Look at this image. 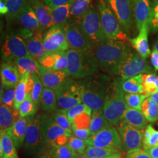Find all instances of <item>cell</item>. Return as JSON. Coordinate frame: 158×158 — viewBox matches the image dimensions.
Listing matches in <instances>:
<instances>
[{
  "instance_id": "6da1fadb",
  "label": "cell",
  "mask_w": 158,
  "mask_h": 158,
  "mask_svg": "<svg viewBox=\"0 0 158 158\" xmlns=\"http://www.w3.org/2000/svg\"><path fill=\"white\" fill-rule=\"evenodd\" d=\"M79 91L82 102L93 111L102 110L110 78L106 75L95 74L80 81Z\"/></svg>"
},
{
  "instance_id": "7a4b0ae2",
  "label": "cell",
  "mask_w": 158,
  "mask_h": 158,
  "mask_svg": "<svg viewBox=\"0 0 158 158\" xmlns=\"http://www.w3.org/2000/svg\"><path fill=\"white\" fill-rule=\"evenodd\" d=\"M130 51V45L125 41L106 40L95 46L94 53L99 69L110 73L114 67Z\"/></svg>"
},
{
  "instance_id": "3957f363",
  "label": "cell",
  "mask_w": 158,
  "mask_h": 158,
  "mask_svg": "<svg viewBox=\"0 0 158 158\" xmlns=\"http://www.w3.org/2000/svg\"><path fill=\"white\" fill-rule=\"evenodd\" d=\"M68 65L66 71L68 77L73 79H85L97 73L98 64L93 53L85 54L73 49L66 52Z\"/></svg>"
},
{
  "instance_id": "277c9868",
  "label": "cell",
  "mask_w": 158,
  "mask_h": 158,
  "mask_svg": "<svg viewBox=\"0 0 158 158\" xmlns=\"http://www.w3.org/2000/svg\"><path fill=\"white\" fill-rule=\"evenodd\" d=\"M127 108L124 91L121 88V81L111 83L108 89L102 108L106 118L111 125L118 126Z\"/></svg>"
},
{
  "instance_id": "5b68a950",
  "label": "cell",
  "mask_w": 158,
  "mask_h": 158,
  "mask_svg": "<svg viewBox=\"0 0 158 158\" xmlns=\"http://www.w3.org/2000/svg\"><path fill=\"white\" fill-rule=\"evenodd\" d=\"M153 73L152 68L146 59L131 50L126 53L110 72L118 76L121 81L139 74Z\"/></svg>"
},
{
  "instance_id": "8992f818",
  "label": "cell",
  "mask_w": 158,
  "mask_h": 158,
  "mask_svg": "<svg viewBox=\"0 0 158 158\" xmlns=\"http://www.w3.org/2000/svg\"><path fill=\"white\" fill-rule=\"evenodd\" d=\"M97 9L102 28L107 40H118L126 42L127 34L123 31L117 18L111 10L107 1L98 0Z\"/></svg>"
},
{
  "instance_id": "52a82bcc",
  "label": "cell",
  "mask_w": 158,
  "mask_h": 158,
  "mask_svg": "<svg viewBox=\"0 0 158 158\" xmlns=\"http://www.w3.org/2000/svg\"><path fill=\"white\" fill-rule=\"evenodd\" d=\"M48 148L40 130V118L29 119L23 151L31 156L40 157L46 154Z\"/></svg>"
},
{
  "instance_id": "ba28073f",
  "label": "cell",
  "mask_w": 158,
  "mask_h": 158,
  "mask_svg": "<svg viewBox=\"0 0 158 158\" xmlns=\"http://www.w3.org/2000/svg\"><path fill=\"white\" fill-rule=\"evenodd\" d=\"M75 23L79 25L94 45L107 40L102 31L97 8L91 7L80 21Z\"/></svg>"
},
{
  "instance_id": "9c48e42d",
  "label": "cell",
  "mask_w": 158,
  "mask_h": 158,
  "mask_svg": "<svg viewBox=\"0 0 158 158\" xmlns=\"http://www.w3.org/2000/svg\"><path fill=\"white\" fill-rule=\"evenodd\" d=\"M69 49L78 51L85 54L94 52L95 45L85 35L79 25L72 22L64 27Z\"/></svg>"
},
{
  "instance_id": "30bf717a",
  "label": "cell",
  "mask_w": 158,
  "mask_h": 158,
  "mask_svg": "<svg viewBox=\"0 0 158 158\" xmlns=\"http://www.w3.org/2000/svg\"><path fill=\"white\" fill-rule=\"evenodd\" d=\"M57 107L59 110H67L82 102L79 83L73 79L67 80L55 90Z\"/></svg>"
},
{
  "instance_id": "8fae6325",
  "label": "cell",
  "mask_w": 158,
  "mask_h": 158,
  "mask_svg": "<svg viewBox=\"0 0 158 158\" xmlns=\"http://www.w3.org/2000/svg\"><path fill=\"white\" fill-rule=\"evenodd\" d=\"M136 0H107L111 10L126 34H130L134 21Z\"/></svg>"
},
{
  "instance_id": "7c38bea8",
  "label": "cell",
  "mask_w": 158,
  "mask_h": 158,
  "mask_svg": "<svg viewBox=\"0 0 158 158\" xmlns=\"http://www.w3.org/2000/svg\"><path fill=\"white\" fill-rule=\"evenodd\" d=\"M1 55L4 60L11 62L18 58L31 56L25 40L19 34L15 33L6 36L1 47Z\"/></svg>"
},
{
  "instance_id": "4fadbf2b",
  "label": "cell",
  "mask_w": 158,
  "mask_h": 158,
  "mask_svg": "<svg viewBox=\"0 0 158 158\" xmlns=\"http://www.w3.org/2000/svg\"><path fill=\"white\" fill-rule=\"evenodd\" d=\"M44 47L46 53L66 52L69 49L64 27L53 25L44 33Z\"/></svg>"
},
{
  "instance_id": "5bb4252c",
  "label": "cell",
  "mask_w": 158,
  "mask_h": 158,
  "mask_svg": "<svg viewBox=\"0 0 158 158\" xmlns=\"http://www.w3.org/2000/svg\"><path fill=\"white\" fill-rule=\"evenodd\" d=\"M88 145L100 148H110L118 151L123 149L122 142L118 130L111 127L91 135L86 141Z\"/></svg>"
},
{
  "instance_id": "9a60e30c",
  "label": "cell",
  "mask_w": 158,
  "mask_h": 158,
  "mask_svg": "<svg viewBox=\"0 0 158 158\" xmlns=\"http://www.w3.org/2000/svg\"><path fill=\"white\" fill-rule=\"evenodd\" d=\"M40 130L48 150L56 147V141L62 135H72L57 124L48 114H44L40 118Z\"/></svg>"
},
{
  "instance_id": "2e32d148",
  "label": "cell",
  "mask_w": 158,
  "mask_h": 158,
  "mask_svg": "<svg viewBox=\"0 0 158 158\" xmlns=\"http://www.w3.org/2000/svg\"><path fill=\"white\" fill-rule=\"evenodd\" d=\"M118 131L121 137L123 149L128 152L138 148H141L143 145L144 132L143 130L120 123L118 126Z\"/></svg>"
},
{
  "instance_id": "e0dca14e",
  "label": "cell",
  "mask_w": 158,
  "mask_h": 158,
  "mask_svg": "<svg viewBox=\"0 0 158 158\" xmlns=\"http://www.w3.org/2000/svg\"><path fill=\"white\" fill-rule=\"evenodd\" d=\"M19 35L25 40L29 55L35 60L38 62L45 55L43 44L44 32L41 29L32 31L23 28Z\"/></svg>"
},
{
  "instance_id": "ac0fdd59",
  "label": "cell",
  "mask_w": 158,
  "mask_h": 158,
  "mask_svg": "<svg viewBox=\"0 0 158 158\" xmlns=\"http://www.w3.org/2000/svg\"><path fill=\"white\" fill-rule=\"evenodd\" d=\"M39 76L44 87L54 91L63 85L68 77V74L64 71L55 70L42 66Z\"/></svg>"
},
{
  "instance_id": "d6986e66",
  "label": "cell",
  "mask_w": 158,
  "mask_h": 158,
  "mask_svg": "<svg viewBox=\"0 0 158 158\" xmlns=\"http://www.w3.org/2000/svg\"><path fill=\"white\" fill-rule=\"evenodd\" d=\"M27 3L35 12L44 33L53 26L49 7L46 6L41 0H27Z\"/></svg>"
},
{
  "instance_id": "ffe728a7",
  "label": "cell",
  "mask_w": 158,
  "mask_h": 158,
  "mask_svg": "<svg viewBox=\"0 0 158 158\" xmlns=\"http://www.w3.org/2000/svg\"><path fill=\"white\" fill-rule=\"evenodd\" d=\"M1 83L6 89L16 87L21 77V74L18 70L14 63L6 61L1 64Z\"/></svg>"
},
{
  "instance_id": "44dd1931",
  "label": "cell",
  "mask_w": 158,
  "mask_h": 158,
  "mask_svg": "<svg viewBox=\"0 0 158 158\" xmlns=\"http://www.w3.org/2000/svg\"><path fill=\"white\" fill-rule=\"evenodd\" d=\"M149 29L148 24L143 25L139 31L138 36L132 39H128L131 44L137 51L138 53L146 59L151 54V51L148 43V34Z\"/></svg>"
},
{
  "instance_id": "7402d4cb",
  "label": "cell",
  "mask_w": 158,
  "mask_h": 158,
  "mask_svg": "<svg viewBox=\"0 0 158 158\" xmlns=\"http://www.w3.org/2000/svg\"><path fill=\"white\" fill-rule=\"evenodd\" d=\"M14 18L24 29L32 31L41 29L35 12L27 3Z\"/></svg>"
},
{
  "instance_id": "603a6c76",
  "label": "cell",
  "mask_w": 158,
  "mask_h": 158,
  "mask_svg": "<svg viewBox=\"0 0 158 158\" xmlns=\"http://www.w3.org/2000/svg\"><path fill=\"white\" fill-rule=\"evenodd\" d=\"M152 3L150 0H136L134 8V23L139 31L142 27L148 24Z\"/></svg>"
},
{
  "instance_id": "cb8c5ba5",
  "label": "cell",
  "mask_w": 158,
  "mask_h": 158,
  "mask_svg": "<svg viewBox=\"0 0 158 158\" xmlns=\"http://www.w3.org/2000/svg\"><path fill=\"white\" fill-rule=\"evenodd\" d=\"M120 123L131 125L136 129L143 130L147 125V120L141 110L127 108Z\"/></svg>"
},
{
  "instance_id": "d4e9b609",
  "label": "cell",
  "mask_w": 158,
  "mask_h": 158,
  "mask_svg": "<svg viewBox=\"0 0 158 158\" xmlns=\"http://www.w3.org/2000/svg\"><path fill=\"white\" fill-rule=\"evenodd\" d=\"M29 119V117H20L11 128L8 129L17 148H20L24 143Z\"/></svg>"
},
{
  "instance_id": "484cf974",
  "label": "cell",
  "mask_w": 158,
  "mask_h": 158,
  "mask_svg": "<svg viewBox=\"0 0 158 158\" xmlns=\"http://www.w3.org/2000/svg\"><path fill=\"white\" fill-rule=\"evenodd\" d=\"M20 117L19 110L1 104L0 106V130L3 131L11 128Z\"/></svg>"
},
{
  "instance_id": "4316f807",
  "label": "cell",
  "mask_w": 158,
  "mask_h": 158,
  "mask_svg": "<svg viewBox=\"0 0 158 158\" xmlns=\"http://www.w3.org/2000/svg\"><path fill=\"white\" fill-rule=\"evenodd\" d=\"M21 75L23 74H40L41 65L32 57L18 58L13 61Z\"/></svg>"
},
{
  "instance_id": "83f0119b",
  "label": "cell",
  "mask_w": 158,
  "mask_h": 158,
  "mask_svg": "<svg viewBox=\"0 0 158 158\" xmlns=\"http://www.w3.org/2000/svg\"><path fill=\"white\" fill-rule=\"evenodd\" d=\"M72 2L55 8H50L53 26L60 25L64 27L68 23V19L70 18Z\"/></svg>"
},
{
  "instance_id": "f1b7e54d",
  "label": "cell",
  "mask_w": 158,
  "mask_h": 158,
  "mask_svg": "<svg viewBox=\"0 0 158 158\" xmlns=\"http://www.w3.org/2000/svg\"><path fill=\"white\" fill-rule=\"evenodd\" d=\"M113 127L106 118L102 110L93 111L91 115L90 131L91 134L94 135L102 130Z\"/></svg>"
},
{
  "instance_id": "f546056e",
  "label": "cell",
  "mask_w": 158,
  "mask_h": 158,
  "mask_svg": "<svg viewBox=\"0 0 158 158\" xmlns=\"http://www.w3.org/2000/svg\"><path fill=\"white\" fill-rule=\"evenodd\" d=\"M91 1L92 0H73L70 15V18L73 21L72 22H78L90 10Z\"/></svg>"
},
{
  "instance_id": "4dcf8cb0",
  "label": "cell",
  "mask_w": 158,
  "mask_h": 158,
  "mask_svg": "<svg viewBox=\"0 0 158 158\" xmlns=\"http://www.w3.org/2000/svg\"><path fill=\"white\" fill-rule=\"evenodd\" d=\"M0 144L2 145L4 156L6 158H18L15 145L9 130L1 131Z\"/></svg>"
},
{
  "instance_id": "1f68e13d",
  "label": "cell",
  "mask_w": 158,
  "mask_h": 158,
  "mask_svg": "<svg viewBox=\"0 0 158 158\" xmlns=\"http://www.w3.org/2000/svg\"><path fill=\"white\" fill-rule=\"evenodd\" d=\"M30 74L27 73L21 75L19 83L16 86L15 97L14 101V109L19 110L20 106L25 100L28 93V85Z\"/></svg>"
},
{
  "instance_id": "d6a6232c",
  "label": "cell",
  "mask_w": 158,
  "mask_h": 158,
  "mask_svg": "<svg viewBox=\"0 0 158 158\" xmlns=\"http://www.w3.org/2000/svg\"><path fill=\"white\" fill-rule=\"evenodd\" d=\"M40 106L46 113H52L56 109L57 98L55 91L49 88L44 87Z\"/></svg>"
},
{
  "instance_id": "836d02e7",
  "label": "cell",
  "mask_w": 158,
  "mask_h": 158,
  "mask_svg": "<svg viewBox=\"0 0 158 158\" xmlns=\"http://www.w3.org/2000/svg\"><path fill=\"white\" fill-rule=\"evenodd\" d=\"M121 85L122 89L127 93H144L142 74L121 81Z\"/></svg>"
},
{
  "instance_id": "e575fe53",
  "label": "cell",
  "mask_w": 158,
  "mask_h": 158,
  "mask_svg": "<svg viewBox=\"0 0 158 158\" xmlns=\"http://www.w3.org/2000/svg\"><path fill=\"white\" fill-rule=\"evenodd\" d=\"M141 111L144 117L149 123H154L158 119V105L150 97L143 102Z\"/></svg>"
},
{
  "instance_id": "d590c367",
  "label": "cell",
  "mask_w": 158,
  "mask_h": 158,
  "mask_svg": "<svg viewBox=\"0 0 158 158\" xmlns=\"http://www.w3.org/2000/svg\"><path fill=\"white\" fill-rule=\"evenodd\" d=\"M158 147V131L151 125H147L144 132L143 140V149L148 152L151 149Z\"/></svg>"
},
{
  "instance_id": "8d00e7d4",
  "label": "cell",
  "mask_w": 158,
  "mask_h": 158,
  "mask_svg": "<svg viewBox=\"0 0 158 158\" xmlns=\"http://www.w3.org/2000/svg\"><path fill=\"white\" fill-rule=\"evenodd\" d=\"M118 152L119 151L114 148H100L88 145L84 153L89 158H104Z\"/></svg>"
},
{
  "instance_id": "74e56055",
  "label": "cell",
  "mask_w": 158,
  "mask_h": 158,
  "mask_svg": "<svg viewBox=\"0 0 158 158\" xmlns=\"http://www.w3.org/2000/svg\"><path fill=\"white\" fill-rule=\"evenodd\" d=\"M149 97L150 96L145 93L125 94V99L127 107L141 111L143 102Z\"/></svg>"
},
{
  "instance_id": "f35d334b",
  "label": "cell",
  "mask_w": 158,
  "mask_h": 158,
  "mask_svg": "<svg viewBox=\"0 0 158 158\" xmlns=\"http://www.w3.org/2000/svg\"><path fill=\"white\" fill-rule=\"evenodd\" d=\"M144 93L149 96L158 91V76L155 74H142Z\"/></svg>"
},
{
  "instance_id": "ab89813d",
  "label": "cell",
  "mask_w": 158,
  "mask_h": 158,
  "mask_svg": "<svg viewBox=\"0 0 158 158\" xmlns=\"http://www.w3.org/2000/svg\"><path fill=\"white\" fill-rule=\"evenodd\" d=\"M38 108L35 104L31 93H28L25 100L21 103L19 113L21 117H28L35 114Z\"/></svg>"
},
{
  "instance_id": "60d3db41",
  "label": "cell",
  "mask_w": 158,
  "mask_h": 158,
  "mask_svg": "<svg viewBox=\"0 0 158 158\" xmlns=\"http://www.w3.org/2000/svg\"><path fill=\"white\" fill-rule=\"evenodd\" d=\"M31 76L34 80V85L33 89L30 93L35 104L38 108V107L40 105V100L44 85L40 80L39 75L36 74H31Z\"/></svg>"
},
{
  "instance_id": "b9f144b4",
  "label": "cell",
  "mask_w": 158,
  "mask_h": 158,
  "mask_svg": "<svg viewBox=\"0 0 158 158\" xmlns=\"http://www.w3.org/2000/svg\"><path fill=\"white\" fill-rule=\"evenodd\" d=\"M52 115V117L55 120L57 124L59 125L63 130H64L70 135L73 134L72 125L67 115L61 111L60 110H57L56 112L54 113Z\"/></svg>"
},
{
  "instance_id": "7bdbcfd3",
  "label": "cell",
  "mask_w": 158,
  "mask_h": 158,
  "mask_svg": "<svg viewBox=\"0 0 158 158\" xmlns=\"http://www.w3.org/2000/svg\"><path fill=\"white\" fill-rule=\"evenodd\" d=\"M49 151L53 158H76L79 155L67 145L55 147Z\"/></svg>"
},
{
  "instance_id": "ee69618b",
  "label": "cell",
  "mask_w": 158,
  "mask_h": 158,
  "mask_svg": "<svg viewBox=\"0 0 158 158\" xmlns=\"http://www.w3.org/2000/svg\"><path fill=\"white\" fill-rule=\"evenodd\" d=\"M61 111H62L63 112L67 115L71 124L73 122L74 118L78 115L83 113H87L91 115L93 112V110L91 109L88 106L85 105L84 103L79 104L78 105H76L67 110H61Z\"/></svg>"
},
{
  "instance_id": "f6af8a7d",
  "label": "cell",
  "mask_w": 158,
  "mask_h": 158,
  "mask_svg": "<svg viewBox=\"0 0 158 158\" xmlns=\"http://www.w3.org/2000/svg\"><path fill=\"white\" fill-rule=\"evenodd\" d=\"M91 115L87 113L78 115L74 118L72 123V130L84 129L89 130L90 126Z\"/></svg>"
},
{
  "instance_id": "bcb514c9",
  "label": "cell",
  "mask_w": 158,
  "mask_h": 158,
  "mask_svg": "<svg viewBox=\"0 0 158 158\" xmlns=\"http://www.w3.org/2000/svg\"><path fill=\"white\" fill-rule=\"evenodd\" d=\"M66 145L78 154L85 152L86 148L88 146L85 141L73 135L69 136Z\"/></svg>"
},
{
  "instance_id": "7dc6e473",
  "label": "cell",
  "mask_w": 158,
  "mask_h": 158,
  "mask_svg": "<svg viewBox=\"0 0 158 158\" xmlns=\"http://www.w3.org/2000/svg\"><path fill=\"white\" fill-rule=\"evenodd\" d=\"M148 27L152 33H158V2L155 1L152 2Z\"/></svg>"
},
{
  "instance_id": "c3c4849f",
  "label": "cell",
  "mask_w": 158,
  "mask_h": 158,
  "mask_svg": "<svg viewBox=\"0 0 158 158\" xmlns=\"http://www.w3.org/2000/svg\"><path fill=\"white\" fill-rule=\"evenodd\" d=\"M8 8V14L10 16L14 17L22 10L27 4L25 0H4Z\"/></svg>"
},
{
  "instance_id": "681fc988",
  "label": "cell",
  "mask_w": 158,
  "mask_h": 158,
  "mask_svg": "<svg viewBox=\"0 0 158 158\" xmlns=\"http://www.w3.org/2000/svg\"><path fill=\"white\" fill-rule=\"evenodd\" d=\"M16 87L6 89L1 94V104L14 108Z\"/></svg>"
},
{
  "instance_id": "f907efd6",
  "label": "cell",
  "mask_w": 158,
  "mask_h": 158,
  "mask_svg": "<svg viewBox=\"0 0 158 158\" xmlns=\"http://www.w3.org/2000/svg\"><path fill=\"white\" fill-rule=\"evenodd\" d=\"M125 158H152L150 155L141 148H138L127 152Z\"/></svg>"
},
{
  "instance_id": "816d5d0a",
  "label": "cell",
  "mask_w": 158,
  "mask_h": 158,
  "mask_svg": "<svg viewBox=\"0 0 158 158\" xmlns=\"http://www.w3.org/2000/svg\"><path fill=\"white\" fill-rule=\"evenodd\" d=\"M46 6L49 8H55L72 2L73 0H41Z\"/></svg>"
},
{
  "instance_id": "f5cc1de1",
  "label": "cell",
  "mask_w": 158,
  "mask_h": 158,
  "mask_svg": "<svg viewBox=\"0 0 158 158\" xmlns=\"http://www.w3.org/2000/svg\"><path fill=\"white\" fill-rule=\"evenodd\" d=\"M73 134L75 136L84 141H86L91 135L90 130L84 129H73Z\"/></svg>"
},
{
  "instance_id": "db71d44e",
  "label": "cell",
  "mask_w": 158,
  "mask_h": 158,
  "mask_svg": "<svg viewBox=\"0 0 158 158\" xmlns=\"http://www.w3.org/2000/svg\"><path fill=\"white\" fill-rule=\"evenodd\" d=\"M151 60L154 69L158 71V52L155 49L153 50L151 54Z\"/></svg>"
},
{
  "instance_id": "11a10c76",
  "label": "cell",
  "mask_w": 158,
  "mask_h": 158,
  "mask_svg": "<svg viewBox=\"0 0 158 158\" xmlns=\"http://www.w3.org/2000/svg\"><path fill=\"white\" fill-rule=\"evenodd\" d=\"M0 13L1 15H6L8 14V8L4 0H0Z\"/></svg>"
},
{
  "instance_id": "9f6ffc18",
  "label": "cell",
  "mask_w": 158,
  "mask_h": 158,
  "mask_svg": "<svg viewBox=\"0 0 158 158\" xmlns=\"http://www.w3.org/2000/svg\"><path fill=\"white\" fill-rule=\"evenodd\" d=\"M153 49H155V51H157L158 52V37L156 38V40L154 41V44H153Z\"/></svg>"
},
{
  "instance_id": "6f0895ef",
  "label": "cell",
  "mask_w": 158,
  "mask_h": 158,
  "mask_svg": "<svg viewBox=\"0 0 158 158\" xmlns=\"http://www.w3.org/2000/svg\"><path fill=\"white\" fill-rule=\"evenodd\" d=\"M39 158H53L52 156H51V155L49 154V153H46L45 155H43V156H40Z\"/></svg>"
},
{
  "instance_id": "680465c9",
  "label": "cell",
  "mask_w": 158,
  "mask_h": 158,
  "mask_svg": "<svg viewBox=\"0 0 158 158\" xmlns=\"http://www.w3.org/2000/svg\"><path fill=\"white\" fill-rule=\"evenodd\" d=\"M76 158H89L85 153H81V154H79V155L76 157Z\"/></svg>"
},
{
  "instance_id": "91938a15",
  "label": "cell",
  "mask_w": 158,
  "mask_h": 158,
  "mask_svg": "<svg viewBox=\"0 0 158 158\" xmlns=\"http://www.w3.org/2000/svg\"><path fill=\"white\" fill-rule=\"evenodd\" d=\"M111 156H112V155H110V156H108V157H106V158H111Z\"/></svg>"
},
{
  "instance_id": "94428289",
  "label": "cell",
  "mask_w": 158,
  "mask_h": 158,
  "mask_svg": "<svg viewBox=\"0 0 158 158\" xmlns=\"http://www.w3.org/2000/svg\"><path fill=\"white\" fill-rule=\"evenodd\" d=\"M153 1H155V2H158V0H153Z\"/></svg>"
},
{
  "instance_id": "6125c7cd",
  "label": "cell",
  "mask_w": 158,
  "mask_h": 158,
  "mask_svg": "<svg viewBox=\"0 0 158 158\" xmlns=\"http://www.w3.org/2000/svg\"><path fill=\"white\" fill-rule=\"evenodd\" d=\"M1 158H6V157H4H4H1Z\"/></svg>"
},
{
  "instance_id": "be15d7a7",
  "label": "cell",
  "mask_w": 158,
  "mask_h": 158,
  "mask_svg": "<svg viewBox=\"0 0 158 158\" xmlns=\"http://www.w3.org/2000/svg\"><path fill=\"white\" fill-rule=\"evenodd\" d=\"M25 1H27V0H25Z\"/></svg>"
}]
</instances>
